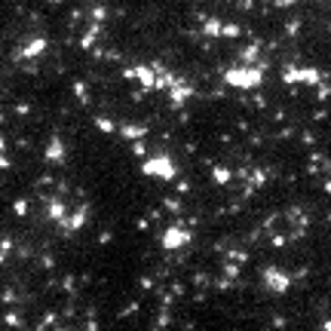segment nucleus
<instances>
[{
  "label": "nucleus",
  "instance_id": "1",
  "mask_svg": "<svg viewBox=\"0 0 331 331\" xmlns=\"http://www.w3.org/2000/svg\"><path fill=\"white\" fill-rule=\"evenodd\" d=\"M267 74H270V59L257 62V65H227L224 71H221V80H224L233 92H254L261 89L267 83Z\"/></svg>",
  "mask_w": 331,
  "mask_h": 331
},
{
  "label": "nucleus",
  "instance_id": "2",
  "mask_svg": "<svg viewBox=\"0 0 331 331\" xmlns=\"http://www.w3.org/2000/svg\"><path fill=\"white\" fill-rule=\"evenodd\" d=\"M138 175L147 178V181H166L169 184L181 175V166L169 151H160V154H151L138 163Z\"/></svg>",
  "mask_w": 331,
  "mask_h": 331
},
{
  "label": "nucleus",
  "instance_id": "3",
  "mask_svg": "<svg viewBox=\"0 0 331 331\" xmlns=\"http://www.w3.org/2000/svg\"><path fill=\"white\" fill-rule=\"evenodd\" d=\"M193 239H196V227H187V224H181V221H166V227L160 230L157 236V246L163 251H184L187 246H193Z\"/></svg>",
  "mask_w": 331,
  "mask_h": 331
},
{
  "label": "nucleus",
  "instance_id": "4",
  "mask_svg": "<svg viewBox=\"0 0 331 331\" xmlns=\"http://www.w3.org/2000/svg\"><path fill=\"white\" fill-rule=\"evenodd\" d=\"M261 285H264V291L270 294V298L282 301L285 294L294 291V273L279 267V264H264L261 267Z\"/></svg>",
  "mask_w": 331,
  "mask_h": 331
},
{
  "label": "nucleus",
  "instance_id": "5",
  "mask_svg": "<svg viewBox=\"0 0 331 331\" xmlns=\"http://www.w3.org/2000/svg\"><path fill=\"white\" fill-rule=\"evenodd\" d=\"M40 160H43V166H55V169H65V166L71 163V147H68V141H65V135L59 132V129H52V132L46 135Z\"/></svg>",
  "mask_w": 331,
  "mask_h": 331
},
{
  "label": "nucleus",
  "instance_id": "6",
  "mask_svg": "<svg viewBox=\"0 0 331 331\" xmlns=\"http://www.w3.org/2000/svg\"><path fill=\"white\" fill-rule=\"evenodd\" d=\"M196 92H199V86H196L190 77L178 74V80L163 92V98H166V104H169V110H178V107H184L187 101H193V98H196Z\"/></svg>",
  "mask_w": 331,
  "mask_h": 331
},
{
  "label": "nucleus",
  "instance_id": "7",
  "mask_svg": "<svg viewBox=\"0 0 331 331\" xmlns=\"http://www.w3.org/2000/svg\"><path fill=\"white\" fill-rule=\"evenodd\" d=\"M233 55H236V62H239V65H257V62H264V59H267L261 40H246V43L233 46Z\"/></svg>",
  "mask_w": 331,
  "mask_h": 331
},
{
  "label": "nucleus",
  "instance_id": "8",
  "mask_svg": "<svg viewBox=\"0 0 331 331\" xmlns=\"http://www.w3.org/2000/svg\"><path fill=\"white\" fill-rule=\"evenodd\" d=\"M120 141H135V138H151V123L147 120H123L120 129H117Z\"/></svg>",
  "mask_w": 331,
  "mask_h": 331
},
{
  "label": "nucleus",
  "instance_id": "9",
  "mask_svg": "<svg viewBox=\"0 0 331 331\" xmlns=\"http://www.w3.org/2000/svg\"><path fill=\"white\" fill-rule=\"evenodd\" d=\"M71 95H74V101H77L80 107H89L92 101H95V95H92V80L89 77L71 80Z\"/></svg>",
  "mask_w": 331,
  "mask_h": 331
},
{
  "label": "nucleus",
  "instance_id": "10",
  "mask_svg": "<svg viewBox=\"0 0 331 331\" xmlns=\"http://www.w3.org/2000/svg\"><path fill=\"white\" fill-rule=\"evenodd\" d=\"M101 34H104V25H98V22H86V31L77 37V49H80V52H89L92 46H98Z\"/></svg>",
  "mask_w": 331,
  "mask_h": 331
},
{
  "label": "nucleus",
  "instance_id": "11",
  "mask_svg": "<svg viewBox=\"0 0 331 331\" xmlns=\"http://www.w3.org/2000/svg\"><path fill=\"white\" fill-rule=\"evenodd\" d=\"M209 181H212V187H230V184L236 181L233 178V166L230 163H215L209 169Z\"/></svg>",
  "mask_w": 331,
  "mask_h": 331
},
{
  "label": "nucleus",
  "instance_id": "12",
  "mask_svg": "<svg viewBox=\"0 0 331 331\" xmlns=\"http://www.w3.org/2000/svg\"><path fill=\"white\" fill-rule=\"evenodd\" d=\"M89 123L95 126V132H101V135H117V129H120V120H114L110 114H92Z\"/></svg>",
  "mask_w": 331,
  "mask_h": 331
},
{
  "label": "nucleus",
  "instance_id": "13",
  "mask_svg": "<svg viewBox=\"0 0 331 331\" xmlns=\"http://www.w3.org/2000/svg\"><path fill=\"white\" fill-rule=\"evenodd\" d=\"M304 22H307V18L304 15H288V18H282V37H285V40H298V37L304 34Z\"/></svg>",
  "mask_w": 331,
  "mask_h": 331
},
{
  "label": "nucleus",
  "instance_id": "14",
  "mask_svg": "<svg viewBox=\"0 0 331 331\" xmlns=\"http://www.w3.org/2000/svg\"><path fill=\"white\" fill-rule=\"evenodd\" d=\"M221 28H224V18H221V15H206L199 22V34L212 37V40H221Z\"/></svg>",
  "mask_w": 331,
  "mask_h": 331
},
{
  "label": "nucleus",
  "instance_id": "15",
  "mask_svg": "<svg viewBox=\"0 0 331 331\" xmlns=\"http://www.w3.org/2000/svg\"><path fill=\"white\" fill-rule=\"evenodd\" d=\"M9 212L18 218V221H25L28 215H31V196H12V202H9Z\"/></svg>",
  "mask_w": 331,
  "mask_h": 331
},
{
  "label": "nucleus",
  "instance_id": "16",
  "mask_svg": "<svg viewBox=\"0 0 331 331\" xmlns=\"http://www.w3.org/2000/svg\"><path fill=\"white\" fill-rule=\"evenodd\" d=\"M160 206H163L166 215L181 218V215H184V196H178V193H175V196H163V199H160Z\"/></svg>",
  "mask_w": 331,
  "mask_h": 331
},
{
  "label": "nucleus",
  "instance_id": "17",
  "mask_svg": "<svg viewBox=\"0 0 331 331\" xmlns=\"http://www.w3.org/2000/svg\"><path fill=\"white\" fill-rule=\"evenodd\" d=\"M107 18H110V6H107V3H92V6L86 9V22L107 25Z\"/></svg>",
  "mask_w": 331,
  "mask_h": 331
},
{
  "label": "nucleus",
  "instance_id": "18",
  "mask_svg": "<svg viewBox=\"0 0 331 331\" xmlns=\"http://www.w3.org/2000/svg\"><path fill=\"white\" fill-rule=\"evenodd\" d=\"M310 98H313V104H328L331 101V80H322V83H316L310 89Z\"/></svg>",
  "mask_w": 331,
  "mask_h": 331
},
{
  "label": "nucleus",
  "instance_id": "19",
  "mask_svg": "<svg viewBox=\"0 0 331 331\" xmlns=\"http://www.w3.org/2000/svg\"><path fill=\"white\" fill-rule=\"evenodd\" d=\"M233 291H236V279H227L221 273L212 276V294H233Z\"/></svg>",
  "mask_w": 331,
  "mask_h": 331
},
{
  "label": "nucleus",
  "instance_id": "20",
  "mask_svg": "<svg viewBox=\"0 0 331 331\" xmlns=\"http://www.w3.org/2000/svg\"><path fill=\"white\" fill-rule=\"evenodd\" d=\"M246 34V25L233 22V18H224V28H221V40H239Z\"/></svg>",
  "mask_w": 331,
  "mask_h": 331
},
{
  "label": "nucleus",
  "instance_id": "21",
  "mask_svg": "<svg viewBox=\"0 0 331 331\" xmlns=\"http://www.w3.org/2000/svg\"><path fill=\"white\" fill-rule=\"evenodd\" d=\"M9 114L18 117V120H28V117L34 114V101H28V98H15L12 107H9Z\"/></svg>",
  "mask_w": 331,
  "mask_h": 331
},
{
  "label": "nucleus",
  "instance_id": "22",
  "mask_svg": "<svg viewBox=\"0 0 331 331\" xmlns=\"http://www.w3.org/2000/svg\"><path fill=\"white\" fill-rule=\"evenodd\" d=\"M218 273L221 276H227V279H243V264H236V261H221V267H218Z\"/></svg>",
  "mask_w": 331,
  "mask_h": 331
},
{
  "label": "nucleus",
  "instance_id": "23",
  "mask_svg": "<svg viewBox=\"0 0 331 331\" xmlns=\"http://www.w3.org/2000/svg\"><path fill=\"white\" fill-rule=\"evenodd\" d=\"M0 325H6V328H28V319L22 316V313H15V310H6L3 319H0Z\"/></svg>",
  "mask_w": 331,
  "mask_h": 331
},
{
  "label": "nucleus",
  "instance_id": "24",
  "mask_svg": "<svg viewBox=\"0 0 331 331\" xmlns=\"http://www.w3.org/2000/svg\"><path fill=\"white\" fill-rule=\"evenodd\" d=\"M298 141L304 144V151H310V147L319 144V135L313 132V129H298Z\"/></svg>",
  "mask_w": 331,
  "mask_h": 331
},
{
  "label": "nucleus",
  "instance_id": "25",
  "mask_svg": "<svg viewBox=\"0 0 331 331\" xmlns=\"http://www.w3.org/2000/svg\"><path fill=\"white\" fill-rule=\"evenodd\" d=\"M55 319H59V313H55V310H46L43 313V316H40V322H34V328H55Z\"/></svg>",
  "mask_w": 331,
  "mask_h": 331
},
{
  "label": "nucleus",
  "instance_id": "26",
  "mask_svg": "<svg viewBox=\"0 0 331 331\" xmlns=\"http://www.w3.org/2000/svg\"><path fill=\"white\" fill-rule=\"evenodd\" d=\"M193 190V178H175V193L178 196H187Z\"/></svg>",
  "mask_w": 331,
  "mask_h": 331
},
{
  "label": "nucleus",
  "instance_id": "27",
  "mask_svg": "<svg viewBox=\"0 0 331 331\" xmlns=\"http://www.w3.org/2000/svg\"><path fill=\"white\" fill-rule=\"evenodd\" d=\"M15 169V163H12V157L6 154V151H0V172H12Z\"/></svg>",
  "mask_w": 331,
  "mask_h": 331
},
{
  "label": "nucleus",
  "instance_id": "28",
  "mask_svg": "<svg viewBox=\"0 0 331 331\" xmlns=\"http://www.w3.org/2000/svg\"><path fill=\"white\" fill-rule=\"evenodd\" d=\"M270 3H273V9H294L301 0H270Z\"/></svg>",
  "mask_w": 331,
  "mask_h": 331
},
{
  "label": "nucleus",
  "instance_id": "29",
  "mask_svg": "<svg viewBox=\"0 0 331 331\" xmlns=\"http://www.w3.org/2000/svg\"><path fill=\"white\" fill-rule=\"evenodd\" d=\"M43 3H46V6H49L52 12H59V9L65 6V0H43Z\"/></svg>",
  "mask_w": 331,
  "mask_h": 331
},
{
  "label": "nucleus",
  "instance_id": "30",
  "mask_svg": "<svg viewBox=\"0 0 331 331\" xmlns=\"http://www.w3.org/2000/svg\"><path fill=\"white\" fill-rule=\"evenodd\" d=\"M0 151H9V138H6L3 129H0Z\"/></svg>",
  "mask_w": 331,
  "mask_h": 331
},
{
  "label": "nucleus",
  "instance_id": "31",
  "mask_svg": "<svg viewBox=\"0 0 331 331\" xmlns=\"http://www.w3.org/2000/svg\"><path fill=\"white\" fill-rule=\"evenodd\" d=\"M322 175H328V178H331V157L322 163Z\"/></svg>",
  "mask_w": 331,
  "mask_h": 331
},
{
  "label": "nucleus",
  "instance_id": "32",
  "mask_svg": "<svg viewBox=\"0 0 331 331\" xmlns=\"http://www.w3.org/2000/svg\"><path fill=\"white\" fill-rule=\"evenodd\" d=\"M6 126V110H0V129Z\"/></svg>",
  "mask_w": 331,
  "mask_h": 331
},
{
  "label": "nucleus",
  "instance_id": "33",
  "mask_svg": "<svg viewBox=\"0 0 331 331\" xmlns=\"http://www.w3.org/2000/svg\"><path fill=\"white\" fill-rule=\"evenodd\" d=\"M0 92H3V83H0Z\"/></svg>",
  "mask_w": 331,
  "mask_h": 331
}]
</instances>
